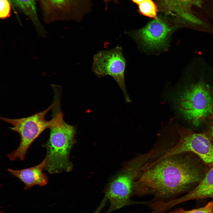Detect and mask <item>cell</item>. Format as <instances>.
Here are the masks:
<instances>
[{
    "instance_id": "6da1fadb",
    "label": "cell",
    "mask_w": 213,
    "mask_h": 213,
    "mask_svg": "<svg viewBox=\"0 0 213 213\" xmlns=\"http://www.w3.org/2000/svg\"><path fill=\"white\" fill-rule=\"evenodd\" d=\"M183 154L165 157H150L140 167L135 179L134 193L151 194L154 199H169L199 183L205 175L201 165Z\"/></svg>"
},
{
    "instance_id": "7a4b0ae2",
    "label": "cell",
    "mask_w": 213,
    "mask_h": 213,
    "mask_svg": "<svg viewBox=\"0 0 213 213\" xmlns=\"http://www.w3.org/2000/svg\"><path fill=\"white\" fill-rule=\"evenodd\" d=\"M63 116L61 112L58 113L55 124L49 128V138L42 145L46 150L44 170L51 174L68 171L71 168L68 157L75 129L64 121Z\"/></svg>"
},
{
    "instance_id": "3957f363",
    "label": "cell",
    "mask_w": 213,
    "mask_h": 213,
    "mask_svg": "<svg viewBox=\"0 0 213 213\" xmlns=\"http://www.w3.org/2000/svg\"><path fill=\"white\" fill-rule=\"evenodd\" d=\"M55 104L54 100L45 110L26 117L13 119L0 117L2 120L12 125L10 129L17 133L20 137V142L18 147L7 154L10 160L13 161L17 159L21 160H24L28 150L34 141L45 130L54 125L57 118L55 112L49 120H46L45 117Z\"/></svg>"
},
{
    "instance_id": "277c9868",
    "label": "cell",
    "mask_w": 213,
    "mask_h": 213,
    "mask_svg": "<svg viewBox=\"0 0 213 213\" xmlns=\"http://www.w3.org/2000/svg\"><path fill=\"white\" fill-rule=\"evenodd\" d=\"M177 101L180 113L196 126L213 114V100L209 88L204 84L192 86L181 94Z\"/></svg>"
},
{
    "instance_id": "5b68a950",
    "label": "cell",
    "mask_w": 213,
    "mask_h": 213,
    "mask_svg": "<svg viewBox=\"0 0 213 213\" xmlns=\"http://www.w3.org/2000/svg\"><path fill=\"white\" fill-rule=\"evenodd\" d=\"M94 0H37L44 22L80 21L92 10Z\"/></svg>"
},
{
    "instance_id": "8992f818",
    "label": "cell",
    "mask_w": 213,
    "mask_h": 213,
    "mask_svg": "<svg viewBox=\"0 0 213 213\" xmlns=\"http://www.w3.org/2000/svg\"><path fill=\"white\" fill-rule=\"evenodd\" d=\"M140 166L137 160L131 159L126 164L122 172L110 183L105 192V197L110 204L106 213L133 203L130 198L134 193L135 178Z\"/></svg>"
},
{
    "instance_id": "52a82bcc",
    "label": "cell",
    "mask_w": 213,
    "mask_h": 213,
    "mask_svg": "<svg viewBox=\"0 0 213 213\" xmlns=\"http://www.w3.org/2000/svg\"><path fill=\"white\" fill-rule=\"evenodd\" d=\"M126 66L125 59L121 46L108 50H102L95 54L93 57L92 72L97 76L102 78L109 75L116 81L121 88L126 102L131 100L126 89L124 72Z\"/></svg>"
},
{
    "instance_id": "ba28073f",
    "label": "cell",
    "mask_w": 213,
    "mask_h": 213,
    "mask_svg": "<svg viewBox=\"0 0 213 213\" xmlns=\"http://www.w3.org/2000/svg\"><path fill=\"white\" fill-rule=\"evenodd\" d=\"M160 11L178 20L201 25L199 15L213 12V0H157Z\"/></svg>"
},
{
    "instance_id": "9c48e42d",
    "label": "cell",
    "mask_w": 213,
    "mask_h": 213,
    "mask_svg": "<svg viewBox=\"0 0 213 213\" xmlns=\"http://www.w3.org/2000/svg\"><path fill=\"white\" fill-rule=\"evenodd\" d=\"M188 152L197 154L209 167L213 165V144L209 138L202 133L182 134L177 144L160 157H165Z\"/></svg>"
},
{
    "instance_id": "30bf717a",
    "label": "cell",
    "mask_w": 213,
    "mask_h": 213,
    "mask_svg": "<svg viewBox=\"0 0 213 213\" xmlns=\"http://www.w3.org/2000/svg\"><path fill=\"white\" fill-rule=\"evenodd\" d=\"M174 29L173 26L167 20L158 18L143 28L134 31L132 36L147 49H165Z\"/></svg>"
},
{
    "instance_id": "8fae6325",
    "label": "cell",
    "mask_w": 213,
    "mask_h": 213,
    "mask_svg": "<svg viewBox=\"0 0 213 213\" xmlns=\"http://www.w3.org/2000/svg\"><path fill=\"white\" fill-rule=\"evenodd\" d=\"M46 163L44 159L39 164L31 167L20 170L8 169L7 171L23 182L24 189L27 190L34 185L44 186L48 184V177L43 172Z\"/></svg>"
},
{
    "instance_id": "7c38bea8",
    "label": "cell",
    "mask_w": 213,
    "mask_h": 213,
    "mask_svg": "<svg viewBox=\"0 0 213 213\" xmlns=\"http://www.w3.org/2000/svg\"><path fill=\"white\" fill-rule=\"evenodd\" d=\"M209 197L213 198V165L193 190L182 197L170 200L167 204L171 208L186 201Z\"/></svg>"
},
{
    "instance_id": "4fadbf2b",
    "label": "cell",
    "mask_w": 213,
    "mask_h": 213,
    "mask_svg": "<svg viewBox=\"0 0 213 213\" xmlns=\"http://www.w3.org/2000/svg\"><path fill=\"white\" fill-rule=\"evenodd\" d=\"M15 13L16 9L26 16L31 21L38 35L44 37L46 32L39 19L37 11L36 0H9Z\"/></svg>"
},
{
    "instance_id": "5bb4252c",
    "label": "cell",
    "mask_w": 213,
    "mask_h": 213,
    "mask_svg": "<svg viewBox=\"0 0 213 213\" xmlns=\"http://www.w3.org/2000/svg\"><path fill=\"white\" fill-rule=\"evenodd\" d=\"M140 12L144 16L157 19V7L152 0H147L138 5Z\"/></svg>"
},
{
    "instance_id": "9a60e30c",
    "label": "cell",
    "mask_w": 213,
    "mask_h": 213,
    "mask_svg": "<svg viewBox=\"0 0 213 213\" xmlns=\"http://www.w3.org/2000/svg\"><path fill=\"white\" fill-rule=\"evenodd\" d=\"M170 213H213V200L205 206L191 210H186L183 208L175 209Z\"/></svg>"
},
{
    "instance_id": "2e32d148",
    "label": "cell",
    "mask_w": 213,
    "mask_h": 213,
    "mask_svg": "<svg viewBox=\"0 0 213 213\" xmlns=\"http://www.w3.org/2000/svg\"><path fill=\"white\" fill-rule=\"evenodd\" d=\"M12 6L9 0H0V18L5 19L11 15Z\"/></svg>"
},
{
    "instance_id": "e0dca14e",
    "label": "cell",
    "mask_w": 213,
    "mask_h": 213,
    "mask_svg": "<svg viewBox=\"0 0 213 213\" xmlns=\"http://www.w3.org/2000/svg\"><path fill=\"white\" fill-rule=\"evenodd\" d=\"M106 201L107 200L106 199H104L99 206L95 211H94L93 213H100L101 210L104 206Z\"/></svg>"
},
{
    "instance_id": "ac0fdd59",
    "label": "cell",
    "mask_w": 213,
    "mask_h": 213,
    "mask_svg": "<svg viewBox=\"0 0 213 213\" xmlns=\"http://www.w3.org/2000/svg\"><path fill=\"white\" fill-rule=\"evenodd\" d=\"M104 2V3L105 4V9L106 10H107L108 9V4L109 2H110V1H113L115 3H117L118 2V0H102Z\"/></svg>"
},
{
    "instance_id": "d6986e66",
    "label": "cell",
    "mask_w": 213,
    "mask_h": 213,
    "mask_svg": "<svg viewBox=\"0 0 213 213\" xmlns=\"http://www.w3.org/2000/svg\"><path fill=\"white\" fill-rule=\"evenodd\" d=\"M147 0H132L136 4L139 5L141 3Z\"/></svg>"
},
{
    "instance_id": "ffe728a7",
    "label": "cell",
    "mask_w": 213,
    "mask_h": 213,
    "mask_svg": "<svg viewBox=\"0 0 213 213\" xmlns=\"http://www.w3.org/2000/svg\"><path fill=\"white\" fill-rule=\"evenodd\" d=\"M210 134L213 140V123H212L210 128Z\"/></svg>"
},
{
    "instance_id": "44dd1931",
    "label": "cell",
    "mask_w": 213,
    "mask_h": 213,
    "mask_svg": "<svg viewBox=\"0 0 213 213\" xmlns=\"http://www.w3.org/2000/svg\"><path fill=\"white\" fill-rule=\"evenodd\" d=\"M9 1H10V0H9Z\"/></svg>"
}]
</instances>
